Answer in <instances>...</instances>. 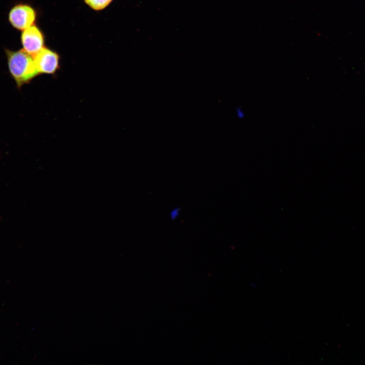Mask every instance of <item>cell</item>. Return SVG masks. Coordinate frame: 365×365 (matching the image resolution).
<instances>
[{
	"label": "cell",
	"instance_id": "3",
	"mask_svg": "<svg viewBox=\"0 0 365 365\" xmlns=\"http://www.w3.org/2000/svg\"><path fill=\"white\" fill-rule=\"evenodd\" d=\"M33 57L39 73L52 74L58 68V55L47 48H43Z\"/></svg>",
	"mask_w": 365,
	"mask_h": 365
},
{
	"label": "cell",
	"instance_id": "4",
	"mask_svg": "<svg viewBox=\"0 0 365 365\" xmlns=\"http://www.w3.org/2000/svg\"><path fill=\"white\" fill-rule=\"evenodd\" d=\"M21 40L24 50L32 57L43 48L42 34L34 26H31L24 30L22 33Z\"/></svg>",
	"mask_w": 365,
	"mask_h": 365
},
{
	"label": "cell",
	"instance_id": "1",
	"mask_svg": "<svg viewBox=\"0 0 365 365\" xmlns=\"http://www.w3.org/2000/svg\"><path fill=\"white\" fill-rule=\"evenodd\" d=\"M9 71L17 85L21 87L38 74L33 57L24 49L7 53Z\"/></svg>",
	"mask_w": 365,
	"mask_h": 365
},
{
	"label": "cell",
	"instance_id": "2",
	"mask_svg": "<svg viewBox=\"0 0 365 365\" xmlns=\"http://www.w3.org/2000/svg\"><path fill=\"white\" fill-rule=\"evenodd\" d=\"M35 17L32 8L27 5H20L14 7L9 14V20L17 29L25 30L32 26Z\"/></svg>",
	"mask_w": 365,
	"mask_h": 365
},
{
	"label": "cell",
	"instance_id": "6",
	"mask_svg": "<svg viewBox=\"0 0 365 365\" xmlns=\"http://www.w3.org/2000/svg\"><path fill=\"white\" fill-rule=\"evenodd\" d=\"M236 115L239 119H243L245 117V112L242 108L238 107L236 108Z\"/></svg>",
	"mask_w": 365,
	"mask_h": 365
},
{
	"label": "cell",
	"instance_id": "7",
	"mask_svg": "<svg viewBox=\"0 0 365 365\" xmlns=\"http://www.w3.org/2000/svg\"><path fill=\"white\" fill-rule=\"evenodd\" d=\"M179 214V209L175 208L171 210L170 213V216L171 220H175Z\"/></svg>",
	"mask_w": 365,
	"mask_h": 365
},
{
	"label": "cell",
	"instance_id": "5",
	"mask_svg": "<svg viewBox=\"0 0 365 365\" xmlns=\"http://www.w3.org/2000/svg\"><path fill=\"white\" fill-rule=\"evenodd\" d=\"M112 0H85V2L95 10H101L106 7Z\"/></svg>",
	"mask_w": 365,
	"mask_h": 365
}]
</instances>
